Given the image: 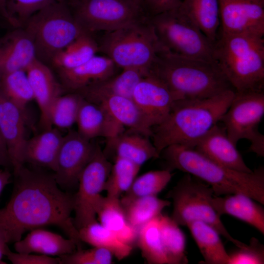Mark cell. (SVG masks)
<instances>
[{"label":"cell","instance_id":"obj_1","mask_svg":"<svg viewBox=\"0 0 264 264\" xmlns=\"http://www.w3.org/2000/svg\"><path fill=\"white\" fill-rule=\"evenodd\" d=\"M15 182L7 204L0 209V223L7 230L11 242L26 231L55 225L82 248V242L71 214L74 194L64 191L53 174L24 165L14 174Z\"/></svg>","mask_w":264,"mask_h":264},{"label":"cell","instance_id":"obj_2","mask_svg":"<svg viewBox=\"0 0 264 264\" xmlns=\"http://www.w3.org/2000/svg\"><path fill=\"white\" fill-rule=\"evenodd\" d=\"M235 92L228 90L206 98L176 100L166 118L152 128V142L158 153L174 144L194 148L220 122Z\"/></svg>","mask_w":264,"mask_h":264},{"label":"cell","instance_id":"obj_3","mask_svg":"<svg viewBox=\"0 0 264 264\" xmlns=\"http://www.w3.org/2000/svg\"><path fill=\"white\" fill-rule=\"evenodd\" d=\"M166 168L188 173L208 184L214 196L241 194L264 204V168L250 173L233 170L221 166L194 148L174 144L160 153Z\"/></svg>","mask_w":264,"mask_h":264},{"label":"cell","instance_id":"obj_4","mask_svg":"<svg viewBox=\"0 0 264 264\" xmlns=\"http://www.w3.org/2000/svg\"><path fill=\"white\" fill-rule=\"evenodd\" d=\"M149 72L178 99L206 98L235 90L216 61L186 57L168 49L158 54Z\"/></svg>","mask_w":264,"mask_h":264},{"label":"cell","instance_id":"obj_5","mask_svg":"<svg viewBox=\"0 0 264 264\" xmlns=\"http://www.w3.org/2000/svg\"><path fill=\"white\" fill-rule=\"evenodd\" d=\"M214 58L235 91L264 90V36L219 33Z\"/></svg>","mask_w":264,"mask_h":264},{"label":"cell","instance_id":"obj_6","mask_svg":"<svg viewBox=\"0 0 264 264\" xmlns=\"http://www.w3.org/2000/svg\"><path fill=\"white\" fill-rule=\"evenodd\" d=\"M99 52L118 68L149 71L158 54L167 49L158 40L147 17L127 26L105 32L97 41Z\"/></svg>","mask_w":264,"mask_h":264},{"label":"cell","instance_id":"obj_7","mask_svg":"<svg viewBox=\"0 0 264 264\" xmlns=\"http://www.w3.org/2000/svg\"><path fill=\"white\" fill-rule=\"evenodd\" d=\"M23 28L33 42L36 58L48 66L84 31L76 21L68 3L58 1L33 15Z\"/></svg>","mask_w":264,"mask_h":264},{"label":"cell","instance_id":"obj_8","mask_svg":"<svg viewBox=\"0 0 264 264\" xmlns=\"http://www.w3.org/2000/svg\"><path fill=\"white\" fill-rule=\"evenodd\" d=\"M214 196L211 187L203 181L186 173L167 194L173 200L172 219L179 226L201 221L214 227L219 234L238 247L245 245L228 232L212 206Z\"/></svg>","mask_w":264,"mask_h":264},{"label":"cell","instance_id":"obj_9","mask_svg":"<svg viewBox=\"0 0 264 264\" xmlns=\"http://www.w3.org/2000/svg\"><path fill=\"white\" fill-rule=\"evenodd\" d=\"M162 44L182 56L214 61V44L178 8L148 17Z\"/></svg>","mask_w":264,"mask_h":264},{"label":"cell","instance_id":"obj_10","mask_svg":"<svg viewBox=\"0 0 264 264\" xmlns=\"http://www.w3.org/2000/svg\"><path fill=\"white\" fill-rule=\"evenodd\" d=\"M264 115V90L235 91L220 122L234 144L237 145L242 139L248 140L250 142L249 151L263 157L264 135L258 127Z\"/></svg>","mask_w":264,"mask_h":264},{"label":"cell","instance_id":"obj_11","mask_svg":"<svg viewBox=\"0 0 264 264\" xmlns=\"http://www.w3.org/2000/svg\"><path fill=\"white\" fill-rule=\"evenodd\" d=\"M68 4L80 26L92 34L113 31L148 17L132 0H74Z\"/></svg>","mask_w":264,"mask_h":264},{"label":"cell","instance_id":"obj_12","mask_svg":"<svg viewBox=\"0 0 264 264\" xmlns=\"http://www.w3.org/2000/svg\"><path fill=\"white\" fill-rule=\"evenodd\" d=\"M112 164L96 145L94 154L81 173L74 194V224L79 229L96 220L95 207L104 191Z\"/></svg>","mask_w":264,"mask_h":264},{"label":"cell","instance_id":"obj_13","mask_svg":"<svg viewBox=\"0 0 264 264\" xmlns=\"http://www.w3.org/2000/svg\"><path fill=\"white\" fill-rule=\"evenodd\" d=\"M97 145L70 130L63 136L54 172L59 186L66 190L78 186L80 176L92 157Z\"/></svg>","mask_w":264,"mask_h":264},{"label":"cell","instance_id":"obj_14","mask_svg":"<svg viewBox=\"0 0 264 264\" xmlns=\"http://www.w3.org/2000/svg\"><path fill=\"white\" fill-rule=\"evenodd\" d=\"M219 34L264 36V0H219Z\"/></svg>","mask_w":264,"mask_h":264},{"label":"cell","instance_id":"obj_15","mask_svg":"<svg viewBox=\"0 0 264 264\" xmlns=\"http://www.w3.org/2000/svg\"><path fill=\"white\" fill-rule=\"evenodd\" d=\"M132 99L152 129L168 115L178 98L161 80L150 73L135 86Z\"/></svg>","mask_w":264,"mask_h":264},{"label":"cell","instance_id":"obj_16","mask_svg":"<svg viewBox=\"0 0 264 264\" xmlns=\"http://www.w3.org/2000/svg\"><path fill=\"white\" fill-rule=\"evenodd\" d=\"M27 120L26 111L12 102L0 90V133L6 146L14 174L25 164Z\"/></svg>","mask_w":264,"mask_h":264},{"label":"cell","instance_id":"obj_17","mask_svg":"<svg viewBox=\"0 0 264 264\" xmlns=\"http://www.w3.org/2000/svg\"><path fill=\"white\" fill-rule=\"evenodd\" d=\"M194 149L227 168L244 173L253 171L247 166L236 145L228 137L224 128L218 123L198 141Z\"/></svg>","mask_w":264,"mask_h":264},{"label":"cell","instance_id":"obj_18","mask_svg":"<svg viewBox=\"0 0 264 264\" xmlns=\"http://www.w3.org/2000/svg\"><path fill=\"white\" fill-rule=\"evenodd\" d=\"M33 91L34 99L40 110V126L42 130L53 127L49 119V110L54 101L63 94L61 84L56 80L49 66L36 58L26 69Z\"/></svg>","mask_w":264,"mask_h":264},{"label":"cell","instance_id":"obj_19","mask_svg":"<svg viewBox=\"0 0 264 264\" xmlns=\"http://www.w3.org/2000/svg\"><path fill=\"white\" fill-rule=\"evenodd\" d=\"M149 136L130 130L107 139L103 153L110 160L117 157L128 160L141 166L149 160L157 158L160 154Z\"/></svg>","mask_w":264,"mask_h":264},{"label":"cell","instance_id":"obj_20","mask_svg":"<svg viewBox=\"0 0 264 264\" xmlns=\"http://www.w3.org/2000/svg\"><path fill=\"white\" fill-rule=\"evenodd\" d=\"M35 59L33 42L23 28H14L0 38V79L12 72L26 70Z\"/></svg>","mask_w":264,"mask_h":264},{"label":"cell","instance_id":"obj_21","mask_svg":"<svg viewBox=\"0 0 264 264\" xmlns=\"http://www.w3.org/2000/svg\"><path fill=\"white\" fill-rule=\"evenodd\" d=\"M118 68L105 55H95L85 63L72 68L57 70L65 91L74 92L116 74Z\"/></svg>","mask_w":264,"mask_h":264},{"label":"cell","instance_id":"obj_22","mask_svg":"<svg viewBox=\"0 0 264 264\" xmlns=\"http://www.w3.org/2000/svg\"><path fill=\"white\" fill-rule=\"evenodd\" d=\"M76 123L77 132L91 140L98 136L106 139L113 137L124 131L102 106L83 99L80 107Z\"/></svg>","mask_w":264,"mask_h":264},{"label":"cell","instance_id":"obj_23","mask_svg":"<svg viewBox=\"0 0 264 264\" xmlns=\"http://www.w3.org/2000/svg\"><path fill=\"white\" fill-rule=\"evenodd\" d=\"M122 70L119 74L92 83L74 92L92 103L101 98L112 95L132 98L135 86L149 72L137 68Z\"/></svg>","mask_w":264,"mask_h":264},{"label":"cell","instance_id":"obj_24","mask_svg":"<svg viewBox=\"0 0 264 264\" xmlns=\"http://www.w3.org/2000/svg\"><path fill=\"white\" fill-rule=\"evenodd\" d=\"M212 206L220 216L228 215L252 226L264 234V209L261 204L241 194L214 196Z\"/></svg>","mask_w":264,"mask_h":264},{"label":"cell","instance_id":"obj_25","mask_svg":"<svg viewBox=\"0 0 264 264\" xmlns=\"http://www.w3.org/2000/svg\"><path fill=\"white\" fill-rule=\"evenodd\" d=\"M14 248L18 253L58 257L71 254L78 248L73 240L42 228L30 230L24 239L14 242Z\"/></svg>","mask_w":264,"mask_h":264},{"label":"cell","instance_id":"obj_26","mask_svg":"<svg viewBox=\"0 0 264 264\" xmlns=\"http://www.w3.org/2000/svg\"><path fill=\"white\" fill-rule=\"evenodd\" d=\"M63 136L57 128L43 132L27 140L24 153V163L55 171Z\"/></svg>","mask_w":264,"mask_h":264},{"label":"cell","instance_id":"obj_27","mask_svg":"<svg viewBox=\"0 0 264 264\" xmlns=\"http://www.w3.org/2000/svg\"><path fill=\"white\" fill-rule=\"evenodd\" d=\"M95 212L101 225L115 234L122 242L132 246L136 241L138 229L127 220L120 198L101 195Z\"/></svg>","mask_w":264,"mask_h":264},{"label":"cell","instance_id":"obj_28","mask_svg":"<svg viewBox=\"0 0 264 264\" xmlns=\"http://www.w3.org/2000/svg\"><path fill=\"white\" fill-rule=\"evenodd\" d=\"M94 103L103 107L118 124L149 137L152 129L132 98L117 95L101 98Z\"/></svg>","mask_w":264,"mask_h":264},{"label":"cell","instance_id":"obj_29","mask_svg":"<svg viewBox=\"0 0 264 264\" xmlns=\"http://www.w3.org/2000/svg\"><path fill=\"white\" fill-rule=\"evenodd\" d=\"M178 9L187 16L213 43L220 25L219 0H183Z\"/></svg>","mask_w":264,"mask_h":264},{"label":"cell","instance_id":"obj_30","mask_svg":"<svg viewBox=\"0 0 264 264\" xmlns=\"http://www.w3.org/2000/svg\"><path fill=\"white\" fill-rule=\"evenodd\" d=\"M190 230L204 261L202 264H229V256L219 233L209 224L194 221L186 226Z\"/></svg>","mask_w":264,"mask_h":264},{"label":"cell","instance_id":"obj_31","mask_svg":"<svg viewBox=\"0 0 264 264\" xmlns=\"http://www.w3.org/2000/svg\"><path fill=\"white\" fill-rule=\"evenodd\" d=\"M98 52V43L93 34L83 31L54 57L51 65L57 70L71 69L87 62Z\"/></svg>","mask_w":264,"mask_h":264},{"label":"cell","instance_id":"obj_32","mask_svg":"<svg viewBox=\"0 0 264 264\" xmlns=\"http://www.w3.org/2000/svg\"><path fill=\"white\" fill-rule=\"evenodd\" d=\"M78 230L82 242L95 247L106 249L118 260L128 257L132 250V246L122 242L115 234L97 220Z\"/></svg>","mask_w":264,"mask_h":264},{"label":"cell","instance_id":"obj_33","mask_svg":"<svg viewBox=\"0 0 264 264\" xmlns=\"http://www.w3.org/2000/svg\"><path fill=\"white\" fill-rule=\"evenodd\" d=\"M129 223L138 229L162 213V210L171 204V202L157 196H146L124 199L120 198Z\"/></svg>","mask_w":264,"mask_h":264},{"label":"cell","instance_id":"obj_34","mask_svg":"<svg viewBox=\"0 0 264 264\" xmlns=\"http://www.w3.org/2000/svg\"><path fill=\"white\" fill-rule=\"evenodd\" d=\"M161 240L168 264L188 263L184 234L170 217L158 216Z\"/></svg>","mask_w":264,"mask_h":264},{"label":"cell","instance_id":"obj_35","mask_svg":"<svg viewBox=\"0 0 264 264\" xmlns=\"http://www.w3.org/2000/svg\"><path fill=\"white\" fill-rule=\"evenodd\" d=\"M158 216L138 229L137 244L148 264H168L161 240Z\"/></svg>","mask_w":264,"mask_h":264},{"label":"cell","instance_id":"obj_36","mask_svg":"<svg viewBox=\"0 0 264 264\" xmlns=\"http://www.w3.org/2000/svg\"><path fill=\"white\" fill-rule=\"evenodd\" d=\"M140 167L126 159L116 158L104 187L107 196L120 198L130 188Z\"/></svg>","mask_w":264,"mask_h":264},{"label":"cell","instance_id":"obj_37","mask_svg":"<svg viewBox=\"0 0 264 264\" xmlns=\"http://www.w3.org/2000/svg\"><path fill=\"white\" fill-rule=\"evenodd\" d=\"M0 90L9 100L26 111L27 104L34 99L30 83L25 70H18L0 79Z\"/></svg>","mask_w":264,"mask_h":264},{"label":"cell","instance_id":"obj_38","mask_svg":"<svg viewBox=\"0 0 264 264\" xmlns=\"http://www.w3.org/2000/svg\"><path fill=\"white\" fill-rule=\"evenodd\" d=\"M173 174L165 169L150 171L136 177L122 199H129L146 196H157L168 185Z\"/></svg>","mask_w":264,"mask_h":264},{"label":"cell","instance_id":"obj_39","mask_svg":"<svg viewBox=\"0 0 264 264\" xmlns=\"http://www.w3.org/2000/svg\"><path fill=\"white\" fill-rule=\"evenodd\" d=\"M84 98L76 92H68L58 96L49 110V119L57 129L70 128L76 123L78 113Z\"/></svg>","mask_w":264,"mask_h":264},{"label":"cell","instance_id":"obj_40","mask_svg":"<svg viewBox=\"0 0 264 264\" xmlns=\"http://www.w3.org/2000/svg\"><path fill=\"white\" fill-rule=\"evenodd\" d=\"M57 0H7V21L14 28H23L35 13Z\"/></svg>","mask_w":264,"mask_h":264},{"label":"cell","instance_id":"obj_41","mask_svg":"<svg viewBox=\"0 0 264 264\" xmlns=\"http://www.w3.org/2000/svg\"><path fill=\"white\" fill-rule=\"evenodd\" d=\"M113 256L106 249L93 247L87 250L77 249L71 254L58 257L60 264H110L113 263Z\"/></svg>","mask_w":264,"mask_h":264},{"label":"cell","instance_id":"obj_42","mask_svg":"<svg viewBox=\"0 0 264 264\" xmlns=\"http://www.w3.org/2000/svg\"><path fill=\"white\" fill-rule=\"evenodd\" d=\"M229 256V264H263L264 247L257 238L253 237L248 244L238 247Z\"/></svg>","mask_w":264,"mask_h":264},{"label":"cell","instance_id":"obj_43","mask_svg":"<svg viewBox=\"0 0 264 264\" xmlns=\"http://www.w3.org/2000/svg\"><path fill=\"white\" fill-rule=\"evenodd\" d=\"M4 256L13 264H60L59 257L53 258L44 255L13 252L8 247Z\"/></svg>","mask_w":264,"mask_h":264},{"label":"cell","instance_id":"obj_44","mask_svg":"<svg viewBox=\"0 0 264 264\" xmlns=\"http://www.w3.org/2000/svg\"><path fill=\"white\" fill-rule=\"evenodd\" d=\"M183 0H143V8L148 17L178 8Z\"/></svg>","mask_w":264,"mask_h":264},{"label":"cell","instance_id":"obj_45","mask_svg":"<svg viewBox=\"0 0 264 264\" xmlns=\"http://www.w3.org/2000/svg\"><path fill=\"white\" fill-rule=\"evenodd\" d=\"M11 242L8 232L5 226L0 223V264H6L2 261L5 251L8 247L7 244Z\"/></svg>","mask_w":264,"mask_h":264},{"label":"cell","instance_id":"obj_46","mask_svg":"<svg viewBox=\"0 0 264 264\" xmlns=\"http://www.w3.org/2000/svg\"><path fill=\"white\" fill-rule=\"evenodd\" d=\"M0 167H12L7 149L0 133Z\"/></svg>","mask_w":264,"mask_h":264},{"label":"cell","instance_id":"obj_47","mask_svg":"<svg viewBox=\"0 0 264 264\" xmlns=\"http://www.w3.org/2000/svg\"><path fill=\"white\" fill-rule=\"evenodd\" d=\"M12 174L7 168H0V196L4 187L11 182Z\"/></svg>","mask_w":264,"mask_h":264},{"label":"cell","instance_id":"obj_48","mask_svg":"<svg viewBox=\"0 0 264 264\" xmlns=\"http://www.w3.org/2000/svg\"><path fill=\"white\" fill-rule=\"evenodd\" d=\"M7 1V0H0V15L6 21L7 20V15L6 10Z\"/></svg>","mask_w":264,"mask_h":264},{"label":"cell","instance_id":"obj_49","mask_svg":"<svg viewBox=\"0 0 264 264\" xmlns=\"http://www.w3.org/2000/svg\"><path fill=\"white\" fill-rule=\"evenodd\" d=\"M132 0L134 1L138 5H139L142 8H143V0Z\"/></svg>","mask_w":264,"mask_h":264},{"label":"cell","instance_id":"obj_50","mask_svg":"<svg viewBox=\"0 0 264 264\" xmlns=\"http://www.w3.org/2000/svg\"><path fill=\"white\" fill-rule=\"evenodd\" d=\"M57 0L58 1L65 2L69 3L72 2L73 1H74V0Z\"/></svg>","mask_w":264,"mask_h":264}]
</instances>
